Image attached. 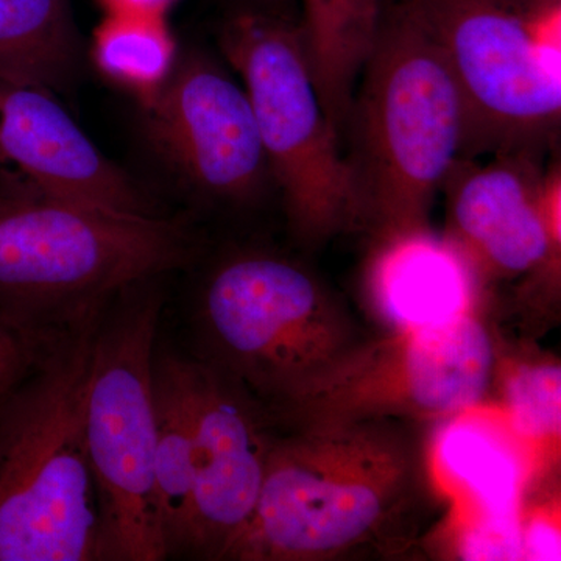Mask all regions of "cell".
<instances>
[{"instance_id":"1","label":"cell","mask_w":561,"mask_h":561,"mask_svg":"<svg viewBox=\"0 0 561 561\" xmlns=\"http://www.w3.org/2000/svg\"><path fill=\"white\" fill-rule=\"evenodd\" d=\"M284 430L273 435L254 511L221 560L334 559L381 534L412 493L416 456L390 420Z\"/></svg>"},{"instance_id":"2","label":"cell","mask_w":561,"mask_h":561,"mask_svg":"<svg viewBox=\"0 0 561 561\" xmlns=\"http://www.w3.org/2000/svg\"><path fill=\"white\" fill-rule=\"evenodd\" d=\"M357 84L345 158L362 225L379 236L426 227L465 158L467 110L437 44L400 3L386 10Z\"/></svg>"},{"instance_id":"3","label":"cell","mask_w":561,"mask_h":561,"mask_svg":"<svg viewBox=\"0 0 561 561\" xmlns=\"http://www.w3.org/2000/svg\"><path fill=\"white\" fill-rule=\"evenodd\" d=\"M99 313L50 342L0 400V561H101L84 431Z\"/></svg>"},{"instance_id":"4","label":"cell","mask_w":561,"mask_h":561,"mask_svg":"<svg viewBox=\"0 0 561 561\" xmlns=\"http://www.w3.org/2000/svg\"><path fill=\"white\" fill-rule=\"evenodd\" d=\"M197 251L179 219L0 195V312L55 341L124 287L187 267Z\"/></svg>"},{"instance_id":"5","label":"cell","mask_w":561,"mask_h":561,"mask_svg":"<svg viewBox=\"0 0 561 561\" xmlns=\"http://www.w3.org/2000/svg\"><path fill=\"white\" fill-rule=\"evenodd\" d=\"M165 276L117 291L95 320L84 431L101 513V561L169 559L153 461V362Z\"/></svg>"},{"instance_id":"6","label":"cell","mask_w":561,"mask_h":561,"mask_svg":"<svg viewBox=\"0 0 561 561\" xmlns=\"http://www.w3.org/2000/svg\"><path fill=\"white\" fill-rule=\"evenodd\" d=\"M440 49L467 150L537 154L561 119V0H401Z\"/></svg>"},{"instance_id":"7","label":"cell","mask_w":561,"mask_h":561,"mask_svg":"<svg viewBox=\"0 0 561 561\" xmlns=\"http://www.w3.org/2000/svg\"><path fill=\"white\" fill-rule=\"evenodd\" d=\"M219 43L249 95L295 234L316 243L360 227L353 176L313 81L300 22L243 7L225 22Z\"/></svg>"},{"instance_id":"8","label":"cell","mask_w":561,"mask_h":561,"mask_svg":"<svg viewBox=\"0 0 561 561\" xmlns=\"http://www.w3.org/2000/svg\"><path fill=\"white\" fill-rule=\"evenodd\" d=\"M195 323L202 359L241 382L265 411L356 345L316 276L268 251L221 260L203 283Z\"/></svg>"},{"instance_id":"9","label":"cell","mask_w":561,"mask_h":561,"mask_svg":"<svg viewBox=\"0 0 561 561\" xmlns=\"http://www.w3.org/2000/svg\"><path fill=\"white\" fill-rule=\"evenodd\" d=\"M494 350L471 313L353 345L268 409L276 427L312 421L451 419L489 390Z\"/></svg>"},{"instance_id":"10","label":"cell","mask_w":561,"mask_h":561,"mask_svg":"<svg viewBox=\"0 0 561 561\" xmlns=\"http://www.w3.org/2000/svg\"><path fill=\"white\" fill-rule=\"evenodd\" d=\"M139 106L154 157L195 197L247 206L273 181L249 95L205 51L181 54L164 87Z\"/></svg>"},{"instance_id":"11","label":"cell","mask_w":561,"mask_h":561,"mask_svg":"<svg viewBox=\"0 0 561 561\" xmlns=\"http://www.w3.org/2000/svg\"><path fill=\"white\" fill-rule=\"evenodd\" d=\"M0 195L161 216L135 176L95 147L54 92L0 80Z\"/></svg>"},{"instance_id":"12","label":"cell","mask_w":561,"mask_h":561,"mask_svg":"<svg viewBox=\"0 0 561 561\" xmlns=\"http://www.w3.org/2000/svg\"><path fill=\"white\" fill-rule=\"evenodd\" d=\"M194 502L190 557L221 560L260 497L275 424L228 373L191 357Z\"/></svg>"},{"instance_id":"13","label":"cell","mask_w":561,"mask_h":561,"mask_svg":"<svg viewBox=\"0 0 561 561\" xmlns=\"http://www.w3.org/2000/svg\"><path fill=\"white\" fill-rule=\"evenodd\" d=\"M535 158L497 153L485 165L460 158L445 181L453 239L486 271L523 275L559 261L560 169L541 172Z\"/></svg>"},{"instance_id":"14","label":"cell","mask_w":561,"mask_h":561,"mask_svg":"<svg viewBox=\"0 0 561 561\" xmlns=\"http://www.w3.org/2000/svg\"><path fill=\"white\" fill-rule=\"evenodd\" d=\"M379 238L368 287L397 330L440 327L470 313L476 264L459 243L426 227Z\"/></svg>"},{"instance_id":"15","label":"cell","mask_w":561,"mask_h":561,"mask_svg":"<svg viewBox=\"0 0 561 561\" xmlns=\"http://www.w3.org/2000/svg\"><path fill=\"white\" fill-rule=\"evenodd\" d=\"M157 445L154 497L168 557L190 553L194 502V390L191 357L157 345L153 362Z\"/></svg>"},{"instance_id":"16","label":"cell","mask_w":561,"mask_h":561,"mask_svg":"<svg viewBox=\"0 0 561 561\" xmlns=\"http://www.w3.org/2000/svg\"><path fill=\"white\" fill-rule=\"evenodd\" d=\"M301 5L306 57L328 119L342 140L386 7L383 0H301Z\"/></svg>"},{"instance_id":"17","label":"cell","mask_w":561,"mask_h":561,"mask_svg":"<svg viewBox=\"0 0 561 561\" xmlns=\"http://www.w3.org/2000/svg\"><path fill=\"white\" fill-rule=\"evenodd\" d=\"M438 434L434 468L442 489L459 511L519 512L526 467L518 449L500 432L467 412Z\"/></svg>"},{"instance_id":"18","label":"cell","mask_w":561,"mask_h":561,"mask_svg":"<svg viewBox=\"0 0 561 561\" xmlns=\"http://www.w3.org/2000/svg\"><path fill=\"white\" fill-rule=\"evenodd\" d=\"M80 65L70 0H0V80L55 94L72 87Z\"/></svg>"},{"instance_id":"19","label":"cell","mask_w":561,"mask_h":561,"mask_svg":"<svg viewBox=\"0 0 561 561\" xmlns=\"http://www.w3.org/2000/svg\"><path fill=\"white\" fill-rule=\"evenodd\" d=\"M95 69L139 105L164 87L179 61V46L165 18L105 16L92 36Z\"/></svg>"},{"instance_id":"20","label":"cell","mask_w":561,"mask_h":561,"mask_svg":"<svg viewBox=\"0 0 561 561\" xmlns=\"http://www.w3.org/2000/svg\"><path fill=\"white\" fill-rule=\"evenodd\" d=\"M560 387L559 365L516 368L505 386V402L513 431L527 440L559 437Z\"/></svg>"},{"instance_id":"21","label":"cell","mask_w":561,"mask_h":561,"mask_svg":"<svg viewBox=\"0 0 561 561\" xmlns=\"http://www.w3.org/2000/svg\"><path fill=\"white\" fill-rule=\"evenodd\" d=\"M457 553L463 560H524L519 512L454 508Z\"/></svg>"},{"instance_id":"22","label":"cell","mask_w":561,"mask_h":561,"mask_svg":"<svg viewBox=\"0 0 561 561\" xmlns=\"http://www.w3.org/2000/svg\"><path fill=\"white\" fill-rule=\"evenodd\" d=\"M50 342L21 330L0 312V397L35 367Z\"/></svg>"},{"instance_id":"23","label":"cell","mask_w":561,"mask_h":561,"mask_svg":"<svg viewBox=\"0 0 561 561\" xmlns=\"http://www.w3.org/2000/svg\"><path fill=\"white\" fill-rule=\"evenodd\" d=\"M524 560L553 561L561 559L559 515L553 511H537L523 522Z\"/></svg>"},{"instance_id":"24","label":"cell","mask_w":561,"mask_h":561,"mask_svg":"<svg viewBox=\"0 0 561 561\" xmlns=\"http://www.w3.org/2000/svg\"><path fill=\"white\" fill-rule=\"evenodd\" d=\"M105 16L165 18L179 0H98Z\"/></svg>"},{"instance_id":"25","label":"cell","mask_w":561,"mask_h":561,"mask_svg":"<svg viewBox=\"0 0 561 561\" xmlns=\"http://www.w3.org/2000/svg\"><path fill=\"white\" fill-rule=\"evenodd\" d=\"M247 9H261L278 11L279 2L283 0H241Z\"/></svg>"},{"instance_id":"26","label":"cell","mask_w":561,"mask_h":561,"mask_svg":"<svg viewBox=\"0 0 561 561\" xmlns=\"http://www.w3.org/2000/svg\"><path fill=\"white\" fill-rule=\"evenodd\" d=\"M0 400H2V397H0Z\"/></svg>"}]
</instances>
